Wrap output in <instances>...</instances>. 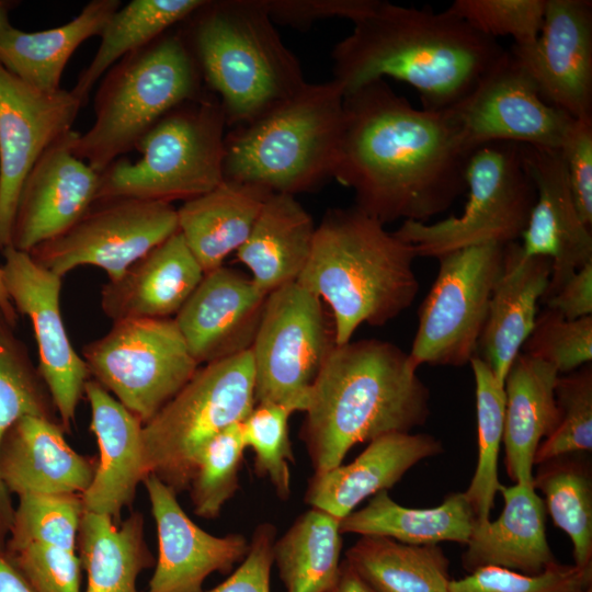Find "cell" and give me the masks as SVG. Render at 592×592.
Instances as JSON below:
<instances>
[{"label":"cell","instance_id":"6da1fadb","mask_svg":"<svg viewBox=\"0 0 592 592\" xmlns=\"http://www.w3.org/2000/svg\"><path fill=\"white\" fill-rule=\"evenodd\" d=\"M470 155L448 109H415L384 79L344 94L334 179L383 225L447 210L467 189Z\"/></svg>","mask_w":592,"mask_h":592},{"label":"cell","instance_id":"7a4b0ae2","mask_svg":"<svg viewBox=\"0 0 592 592\" xmlns=\"http://www.w3.org/2000/svg\"><path fill=\"white\" fill-rule=\"evenodd\" d=\"M504 52L447 9L380 1L334 46L333 80L348 94L391 77L412 86L424 110L444 111L470 93Z\"/></svg>","mask_w":592,"mask_h":592},{"label":"cell","instance_id":"3957f363","mask_svg":"<svg viewBox=\"0 0 592 592\" xmlns=\"http://www.w3.org/2000/svg\"><path fill=\"white\" fill-rule=\"evenodd\" d=\"M304 412L300 440L320 473L341 465L358 443L423 425L430 390L398 345L350 341L331 352Z\"/></svg>","mask_w":592,"mask_h":592},{"label":"cell","instance_id":"277c9868","mask_svg":"<svg viewBox=\"0 0 592 592\" xmlns=\"http://www.w3.org/2000/svg\"><path fill=\"white\" fill-rule=\"evenodd\" d=\"M417 257L412 244L358 207L332 208L316 226L297 282L328 307L341 345L361 325L384 326L411 306Z\"/></svg>","mask_w":592,"mask_h":592},{"label":"cell","instance_id":"5b68a950","mask_svg":"<svg viewBox=\"0 0 592 592\" xmlns=\"http://www.w3.org/2000/svg\"><path fill=\"white\" fill-rule=\"evenodd\" d=\"M179 30L227 126L270 112L305 83L261 0L207 1Z\"/></svg>","mask_w":592,"mask_h":592},{"label":"cell","instance_id":"8992f818","mask_svg":"<svg viewBox=\"0 0 592 592\" xmlns=\"http://www.w3.org/2000/svg\"><path fill=\"white\" fill-rule=\"evenodd\" d=\"M344 92L330 80L305 83L289 99L225 137L224 180L294 195L334 178Z\"/></svg>","mask_w":592,"mask_h":592},{"label":"cell","instance_id":"52a82bcc","mask_svg":"<svg viewBox=\"0 0 592 592\" xmlns=\"http://www.w3.org/2000/svg\"><path fill=\"white\" fill-rule=\"evenodd\" d=\"M205 92L182 34L170 30L104 73L94 96V123L78 134L72 151L101 173L135 149L168 112Z\"/></svg>","mask_w":592,"mask_h":592},{"label":"cell","instance_id":"ba28073f","mask_svg":"<svg viewBox=\"0 0 592 592\" xmlns=\"http://www.w3.org/2000/svg\"><path fill=\"white\" fill-rule=\"evenodd\" d=\"M226 118L215 94L186 101L137 143V161L118 158L100 173L96 200L190 201L224 181Z\"/></svg>","mask_w":592,"mask_h":592},{"label":"cell","instance_id":"9c48e42d","mask_svg":"<svg viewBox=\"0 0 592 592\" xmlns=\"http://www.w3.org/2000/svg\"><path fill=\"white\" fill-rule=\"evenodd\" d=\"M257 405L250 350L202 365L186 385L143 426L147 476L156 475L177 494L187 490L201 447Z\"/></svg>","mask_w":592,"mask_h":592},{"label":"cell","instance_id":"30bf717a","mask_svg":"<svg viewBox=\"0 0 592 592\" xmlns=\"http://www.w3.org/2000/svg\"><path fill=\"white\" fill-rule=\"evenodd\" d=\"M468 201L459 216L433 224L406 220L394 231L418 257L439 258L463 248L520 239L536 200L517 144L477 148L466 167Z\"/></svg>","mask_w":592,"mask_h":592},{"label":"cell","instance_id":"8fae6325","mask_svg":"<svg viewBox=\"0 0 592 592\" xmlns=\"http://www.w3.org/2000/svg\"><path fill=\"white\" fill-rule=\"evenodd\" d=\"M335 346L333 319L316 294L298 282L269 293L250 349L257 403L304 412Z\"/></svg>","mask_w":592,"mask_h":592},{"label":"cell","instance_id":"7c38bea8","mask_svg":"<svg viewBox=\"0 0 592 592\" xmlns=\"http://www.w3.org/2000/svg\"><path fill=\"white\" fill-rule=\"evenodd\" d=\"M92 379L143 424L193 377L192 357L173 318L127 319L82 349Z\"/></svg>","mask_w":592,"mask_h":592},{"label":"cell","instance_id":"4fadbf2b","mask_svg":"<svg viewBox=\"0 0 592 592\" xmlns=\"http://www.w3.org/2000/svg\"><path fill=\"white\" fill-rule=\"evenodd\" d=\"M504 246L487 243L437 258L439 272L419 308L410 364L460 367L477 353Z\"/></svg>","mask_w":592,"mask_h":592},{"label":"cell","instance_id":"5bb4252c","mask_svg":"<svg viewBox=\"0 0 592 592\" xmlns=\"http://www.w3.org/2000/svg\"><path fill=\"white\" fill-rule=\"evenodd\" d=\"M177 231L178 210L170 203L98 200L71 228L29 253L60 277L80 265H94L114 281Z\"/></svg>","mask_w":592,"mask_h":592},{"label":"cell","instance_id":"9a60e30c","mask_svg":"<svg viewBox=\"0 0 592 592\" xmlns=\"http://www.w3.org/2000/svg\"><path fill=\"white\" fill-rule=\"evenodd\" d=\"M448 110L471 153L492 143L560 149L574 122L569 114L543 100L510 50L504 52L470 93Z\"/></svg>","mask_w":592,"mask_h":592},{"label":"cell","instance_id":"2e32d148","mask_svg":"<svg viewBox=\"0 0 592 592\" xmlns=\"http://www.w3.org/2000/svg\"><path fill=\"white\" fill-rule=\"evenodd\" d=\"M3 283L18 312L30 318L38 351L37 369L48 388L59 421L69 432L84 395L90 373L75 351L60 311L61 278L37 263L27 252L7 247L2 251Z\"/></svg>","mask_w":592,"mask_h":592},{"label":"cell","instance_id":"e0dca14e","mask_svg":"<svg viewBox=\"0 0 592 592\" xmlns=\"http://www.w3.org/2000/svg\"><path fill=\"white\" fill-rule=\"evenodd\" d=\"M82 106L71 90H37L0 64V252L11 244L27 173L46 148L72 129Z\"/></svg>","mask_w":592,"mask_h":592},{"label":"cell","instance_id":"ac0fdd59","mask_svg":"<svg viewBox=\"0 0 592 592\" xmlns=\"http://www.w3.org/2000/svg\"><path fill=\"white\" fill-rule=\"evenodd\" d=\"M510 52L548 104L574 119L592 118V2L546 0L534 44Z\"/></svg>","mask_w":592,"mask_h":592},{"label":"cell","instance_id":"d6986e66","mask_svg":"<svg viewBox=\"0 0 592 592\" xmlns=\"http://www.w3.org/2000/svg\"><path fill=\"white\" fill-rule=\"evenodd\" d=\"M536 200L521 244L530 257H545L551 273L543 299L556 294L578 270L592 262V234L580 218L559 149L519 145Z\"/></svg>","mask_w":592,"mask_h":592},{"label":"cell","instance_id":"ffe728a7","mask_svg":"<svg viewBox=\"0 0 592 592\" xmlns=\"http://www.w3.org/2000/svg\"><path fill=\"white\" fill-rule=\"evenodd\" d=\"M71 129L46 148L27 173L18 198L11 247L30 252L71 228L96 200L100 173L77 158Z\"/></svg>","mask_w":592,"mask_h":592},{"label":"cell","instance_id":"44dd1931","mask_svg":"<svg viewBox=\"0 0 592 592\" xmlns=\"http://www.w3.org/2000/svg\"><path fill=\"white\" fill-rule=\"evenodd\" d=\"M267 295L251 277L230 267L205 273L173 318L196 363L202 366L249 351Z\"/></svg>","mask_w":592,"mask_h":592},{"label":"cell","instance_id":"7402d4cb","mask_svg":"<svg viewBox=\"0 0 592 592\" xmlns=\"http://www.w3.org/2000/svg\"><path fill=\"white\" fill-rule=\"evenodd\" d=\"M158 536V558L147 592H203L213 572L228 573L243 560L249 542L237 533L215 536L183 511L177 493L156 475L144 479Z\"/></svg>","mask_w":592,"mask_h":592},{"label":"cell","instance_id":"603a6c76","mask_svg":"<svg viewBox=\"0 0 592 592\" xmlns=\"http://www.w3.org/2000/svg\"><path fill=\"white\" fill-rule=\"evenodd\" d=\"M59 420L23 415L0 445V478L9 493L80 494L89 488L98 456L76 452Z\"/></svg>","mask_w":592,"mask_h":592},{"label":"cell","instance_id":"cb8c5ba5","mask_svg":"<svg viewBox=\"0 0 592 592\" xmlns=\"http://www.w3.org/2000/svg\"><path fill=\"white\" fill-rule=\"evenodd\" d=\"M91 408L90 429L99 456L94 477L81 496L83 510L121 522L147 476L144 464L143 422L94 379L84 386Z\"/></svg>","mask_w":592,"mask_h":592},{"label":"cell","instance_id":"d4e9b609","mask_svg":"<svg viewBox=\"0 0 592 592\" xmlns=\"http://www.w3.org/2000/svg\"><path fill=\"white\" fill-rule=\"evenodd\" d=\"M442 452L441 441L430 434L382 435L350 464L314 473L304 500L342 520L366 498L394 487L415 464Z\"/></svg>","mask_w":592,"mask_h":592},{"label":"cell","instance_id":"484cf974","mask_svg":"<svg viewBox=\"0 0 592 592\" xmlns=\"http://www.w3.org/2000/svg\"><path fill=\"white\" fill-rule=\"evenodd\" d=\"M204 271L177 231L101 289V308L113 322L175 316Z\"/></svg>","mask_w":592,"mask_h":592},{"label":"cell","instance_id":"4316f807","mask_svg":"<svg viewBox=\"0 0 592 592\" xmlns=\"http://www.w3.org/2000/svg\"><path fill=\"white\" fill-rule=\"evenodd\" d=\"M551 262L526 255L517 241L504 246L502 271L493 286L477 355L504 386L508 371L530 337L537 303L546 293Z\"/></svg>","mask_w":592,"mask_h":592},{"label":"cell","instance_id":"83f0119b","mask_svg":"<svg viewBox=\"0 0 592 592\" xmlns=\"http://www.w3.org/2000/svg\"><path fill=\"white\" fill-rule=\"evenodd\" d=\"M504 501L494 521L475 524L463 567H501L524 574H538L556 562L546 538V508L533 483L500 485Z\"/></svg>","mask_w":592,"mask_h":592},{"label":"cell","instance_id":"f1b7e54d","mask_svg":"<svg viewBox=\"0 0 592 592\" xmlns=\"http://www.w3.org/2000/svg\"><path fill=\"white\" fill-rule=\"evenodd\" d=\"M558 376L553 365L524 352L516 355L505 376L502 441L506 471L515 483H533L535 453L559 424Z\"/></svg>","mask_w":592,"mask_h":592},{"label":"cell","instance_id":"f546056e","mask_svg":"<svg viewBox=\"0 0 592 592\" xmlns=\"http://www.w3.org/2000/svg\"><path fill=\"white\" fill-rule=\"evenodd\" d=\"M315 230L310 214L294 195L271 193L237 258L269 294L297 282L308 262Z\"/></svg>","mask_w":592,"mask_h":592},{"label":"cell","instance_id":"4dcf8cb0","mask_svg":"<svg viewBox=\"0 0 592 592\" xmlns=\"http://www.w3.org/2000/svg\"><path fill=\"white\" fill-rule=\"evenodd\" d=\"M270 194L254 185L224 180L177 208L179 232L204 273L223 266L246 242Z\"/></svg>","mask_w":592,"mask_h":592},{"label":"cell","instance_id":"1f68e13d","mask_svg":"<svg viewBox=\"0 0 592 592\" xmlns=\"http://www.w3.org/2000/svg\"><path fill=\"white\" fill-rule=\"evenodd\" d=\"M119 7L118 0H92L61 26L38 32L12 27L0 37V64L37 90L58 91L71 55L84 41L101 35Z\"/></svg>","mask_w":592,"mask_h":592},{"label":"cell","instance_id":"d6a6232c","mask_svg":"<svg viewBox=\"0 0 592 592\" xmlns=\"http://www.w3.org/2000/svg\"><path fill=\"white\" fill-rule=\"evenodd\" d=\"M477 522L465 492L449 493L434 508L414 509L395 502L387 490L377 492L366 506L340 520V532L389 537L408 545H466Z\"/></svg>","mask_w":592,"mask_h":592},{"label":"cell","instance_id":"836d02e7","mask_svg":"<svg viewBox=\"0 0 592 592\" xmlns=\"http://www.w3.org/2000/svg\"><path fill=\"white\" fill-rule=\"evenodd\" d=\"M78 555L87 572L86 592H138V576L156 563L145 538L144 516L137 511L119 523L83 511Z\"/></svg>","mask_w":592,"mask_h":592},{"label":"cell","instance_id":"e575fe53","mask_svg":"<svg viewBox=\"0 0 592 592\" xmlns=\"http://www.w3.org/2000/svg\"><path fill=\"white\" fill-rule=\"evenodd\" d=\"M345 560L374 592H448L449 561L439 545H408L365 535Z\"/></svg>","mask_w":592,"mask_h":592},{"label":"cell","instance_id":"d590c367","mask_svg":"<svg viewBox=\"0 0 592 592\" xmlns=\"http://www.w3.org/2000/svg\"><path fill=\"white\" fill-rule=\"evenodd\" d=\"M340 520L311 508L273 545V562L286 592H329L340 572Z\"/></svg>","mask_w":592,"mask_h":592},{"label":"cell","instance_id":"8d00e7d4","mask_svg":"<svg viewBox=\"0 0 592 592\" xmlns=\"http://www.w3.org/2000/svg\"><path fill=\"white\" fill-rule=\"evenodd\" d=\"M205 0H133L119 7L101 33L91 62L71 92L84 105L96 81L124 56L140 49L185 21Z\"/></svg>","mask_w":592,"mask_h":592},{"label":"cell","instance_id":"74e56055","mask_svg":"<svg viewBox=\"0 0 592 592\" xmlns=\"http://www.w3.org/2000/svg\"><path fill=\"white\" fill-rule=\"evenodd\" d=\"M23 415L59 420L52 396L25 343L0 310V445L8 429ZM11 494L0 478V547L13 521Z\"/></svg>","mask_w":592,"mask_h":592},{"label":"cell","instance_id":"f35d334b","mask_svg":"<svg viewBox=\"0 0 592 592\" xmlns=\"http://www.w3.org/2000/svg\"><path fill=\"white\" fill-rule=\"evenodd\" d=\"M533 487L544 494V504L555 525L573 545L574 565L592 567V478L588 462L572 454L537 465Z\"/></svg>","mask_w":592,"mask_h":592},{"label":"cell","instance_id":"ab89813d","mask_svg":"<svg viewBox=\"0 0 592 592\" xmlns=\"http://www.w3.org/2000/svg\"><path fill=\"white\" fill-rule=\"evenodd\" d=\"M476 387L478 460L474 477L465 492L477 523L490 520L499 490L498 457L503 439L505 391L489 365L475 354L469 362Z\"/></svg>","mask_w":592,"mask_h":592},{"label":"cell","instance_id":"60d3db41","mask_svg":"<svg viewBox=\"0 0 592 592\" xmlns=\"http://www.w3.org/2000/svg\"><path fill=\"white\" fill-rule=\"evenodd\" d=\"M241 422L219 432L196 453L191 465L190 491L194 513L216 519L239 488V468L246 449Z\"/></svg>","mask_w":592,"mask_h":592},{"label":"cell","instance_id":"b9f144b4","mask_svg":"<svg viewBox=\"0 0 592 592\" xmlns=\"http://www.w3.org/2000/svg\"><path fill=\"white\" fill-rule=\"evenodd\" d=\"M560 420L538 446L534 465L562 455L592 449V366L558 376L555 388Z\"/></svg>","mask_w":592,"mask_h":592},{"label":"cell","instance_id":"7bdbcfd3","mask_svg":"<svg viewBox=\"0 0 592 592\" xmlns=\"http://www.w3.org/2000/svg\"><path fill=\"white\" fill-rule=\"evenodd\" d=\"M293 412L275 403H257L241 422L246 447L254 453V471L266 477L281 500L291 496V469L294 462L288 433Z\"/></svg>","mask_w":592,"mask_h":592},{"label":"cell","instance_id":"ee69618b","mask_svg":"<svg viewBox=\"0 0 592 592\" xmlns=\"http://www.w3.org/2000/svg\"><path fill=\"white\" fill-rule=\"evenodd\" d=\"M5 544L52 542L78 549L83 514L80 494H25L18 497Z\"/></svg>","mask_w":592,"mask_h":592},{"label":"cell","instance_id":"f6af8a7d","mask_svg":"<svg viewBox=\"0 0 592 592\" xmlns=\"http://www.w3.org/2000/svg\"><path fill=\"white\" fill-rule=\"evenodd\" d=\"M523 352L569 373L592 360V316L574 320L546 308L536 316Z\"/></svg>","mask_w":592,"mask_h":592},{"label":"cell","instance_id":"bcb514c9","mask_svg":"<svg viewBox=\"0 0 592 592\" xmlns=\"http://www.w3.org/2000/svg\"><path fill=\"white\" fill-rule=\"evenodd\" d=\"M545 7L546 0H455L447 10L488 37L510 35L525 47L539 35Z\"/></svg>","mask_w":592,"mask_h":592},{"label":"cell","instance_id":"7dc6e473","mask_svg":"<svg viewBox=\"0 0 592 592\" xmlns=\"http://www.w3.org/2000/svg\"><path fill=\"white\" fill-rule=\"evenodd\" d=\"M592 589V567L551 563L538 574H524L501 567H481L451 580L448 592H587Z\"/></svg>","mask_w":592,"mask_h":592},{"label":"cell","instance_id":"c3c4849f","mask_svg":"<svg viewBox=\"0 0 592 592\" xmlns=\"http://www.w3.org/2000/svg\"><path fill=\"white\" fill-rule=\"evenodd\" d=\"M4 550L35 592H80L78 549L52 542L5 544Z\"/></svg>","mask_w":592,"mask_h":592},{"label":"cell","instance_id":"681fc988","mask_svg":"<svg viewBox=\"0 0 592 592\" xmlns=\"http://www.w3.org/2000/svg\"><path fill=\"white\" fill-rule=\"evenodd\" d=\"M581 220L592 225V118L574 119L561 148Z\"/></svg>","mask_w":592,"mask_h":592},{"label":"cell","instance_id":"f907efd6","mask_svg":"<svg viewBox=\"0 0 592 592\" xmlns=\"http://www.w3.org/2000/svg\"><path fill=\"white\" fill-rule=\"evenodd\" d=\"M272 21L305 29L329 18L349 19L353 23L372 13L378 0H261Z\"/></svg>","mask_w":592,"mask_h":592},{"label":"cell","instance_id":"816d5d0a","mask_svg":"<svg viewBox=\"0 0 592 592\" xmlns=\"http://www.w3.org/2000/svg\"><path fill=\"white\" fill-rule=\"evenodd\" d=\"M275 537L273 524H259L241 565L224 582L207 592H270Z\"/></svg>","mask_w":592,"mask_h":592},{"label":"cell","instance_id":"f5cc1de1","mask_svg":"<svg viewBox=\"0 0 592 592\" xmlns=\"http://www.w3.org/2000/svg\"><path fill=\"white\" fill-rule=\"evenodd\" d=\"M545 303L567 320L592 316V262L578 270Z\"/></svg>","mask_w":592,"mask_h":592},{"label":"cell","instance_id":"db71d44e","mask_svg":"<svg viewBox=\"0 0 592 592\" xmlns=\"http://www.w3.org/2000/svg\"><path fill=\"white\" fill-rule=\"evenodd\" d=\"M0 592H35L14 566L4 548L0 547Z\"/></svg>","mask_w":592,"mask_h":592},{"label":"cell","instance_id":"11a10c76","mask_svg":"<svg viewBox=\"0 0 592 592\" xmlns=\"http://www.w3.org/2000/svg\"><path fill=\"white\" fill-rule=\"evenodd\" d=\"M329 592H374L351 568L344 559L340 565V572L335 584Z\"/></svg>","mask_w":592,"mask_h":592},{"label":"cell","instance_id":"9f6ffc18","mask_svg":"<svg viewBox=\"0 0 592 592\" xmlns=\"http://www.w3.org/2000/svg\"><path fill=\"white\" fill-rule=\"evenodd\" d=\"M0 310L3 314L4 318L9 321V323L15 327L16 321H18V311L12 305L9 298V295L7 293V289L3 283L1 266H0Z\"/></svg>","mask_w":592,"mask_h":592},{"label":"cell","instance_id":"6f0895ef","mask_svg":"<svg viewBox=\"0 0 592 592\" xmlns=\"http://www.w3.org/2000/svg\"><path fill=\"white\" fill-rule=\"evenodd\" d=\"M13 4V1L0 0V37L13 27L9 20V12Z\"/></svg>","mask_w":592,"mask_h":592},{"label":"cell","instance_id":"680465c9","mask_svg":"<svg viewBox=\"0 0 592 592\" xmlns=\"http://www.w3.org/2000/svg\"><path fill=\"white\" fill-rule=\"evenodd\" d=\"M587 592H592V589H590V590H589V591H587Z\"/></svg>","mask_w":592,"mask_h":592}]
</instances>
